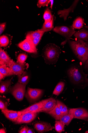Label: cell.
I'll return each instance as SVG.
<instances>
[{"label": "cell", "instance_id": "obj_18", "mask_svg": "<svg viewBox=\"0 0 88 133\" xmlns=\"http://www.w3.org/2000/svg\"><path fill=\"white\" fill-rule=\"evenodd\" d=\"M74 117L73 112L71 109H70L69 112L66 114H61L59 121L65 125L68 126Z\"/></svg>", "mask_w": 88, "mask_h": 133}, {"label": "cell", "instance_id": "obj_41", "mask_svg": "<svg viewBox=\"0 0 88 133\" xmlns=\"http://www.w3.org/2000/svg\"><path fill=\"white\" fill-rule=\"evenodd\" d=\"M85 65V68L88 69V58L87 60Z\"/></svg>", "mask_w": 88, "mask_h": 133}, {"label": "cell", "instance_id": "obj_43", "mask_svg": "<svg viewBox=\"0 0 88 133\" xmlns=\"http://www.w3.org/2000/svg\"><path fill=\"white\" fill-rule=\"evenodd\" d=\"M87 75H88V74Z\"/></svg>", "mask_w": 88, "mask_h": 133}, {"label": "cell", "instance_id": "obj_3", "mask_svg": "<svg viewBox=\"0 0 88 133\" xmlns=\"http://www.w3.org/2000/svg\"><path fill=\"white\" fill-rule=\"evenodd\" d=\"M60 53V50L58 47L53 44L49 45L45 50V58L50 62H53L58 59Z\"/></svg>", "mask_w": 88, "mask_h": 133}, {"label": "cell", "instance_id": "obj_29", "mask_svg": "<svg viewBox=\"0 0 88 133\" xmlns=\"http://www.w3.org/2000/svg\"><path fill=\"white\" fill-rule=\"evenodd\" d=\"M65 125L59 120L55 121V128L56 131L59 133L64 131Z\"/></svg>", "mask_w": 88, "mask_h": 133}, {"label": "cell", "instance_id": "obj_19", "mask_svg": "<svg viewBox=\"0 0 88 133\" xmlns=\"http://www.w3.org/2000/svg\"><path fill=\"white\" fill-rule=\"evenodd\" d=\"M11 84V80L1 81L0 92L1 94H4L7 92L8 89Z\"/></svg>", "mask_w": 88, "mask_h": 133}, {"label": "cell", "instance_id": "obj_9", "mask_svg": "<svg viewBox=\"0 0 88 133\" xmlns=\"http://www.w3.org/2000/svg\"><path fill=\"white\" fill-rule=\"evenodd\" d=\"M43 92L42 89L28 88L25 96L29 101L33 102L39 99Z\"/></svg>", "mask_w": 88, "mask_h": 133}, {"label": "cell", "instance_id": "obj_7", "mask_svg": "<svg viewBox=\"0 0 88 133\" xmlns=\"http://www.w3.org/2000/svg\"><path fill=\"white\" fill-rule=\"evenodd\" d=\"M38 113L29 112L22 114L14 123L18 124L30 123L35 119Z\"/></svg>", "mask_w": 88, "mask_h": 133}, {"label": "cell", "instance_id": "obj_22", "mask_svg": "<svg viewBox=\"0 0 88 133\" xmlns=\"http://www.w3.org/2000/svg\"><path fill=\"white\" fill-rule=\"evenodd\" d=\"M54 17L53 16L51 21L47 22H44L42 28L39 29L40 30L44 32L51 31L54 27Z\"/></svg>", "mask_w": 88, "mask_h": 133}, {"label": "cell", "instance_id": "obj_31", "mask_svg": "<svg viewBox=\"0 0 88 133\" xmlns=\"http://www.w3.org/2000/svg\"><path fill=\"white\" fill-rule=\"evenodd\" d=\"M50 2L49 0H39L37 3V5L38 8H41L42 6H47Z\"/></svg>", "mask_w": 88, "mask_h": 133}, {"label": "cell", "instance_id": "obj_16", "mask_svg": "<svg viewBox=\"0 0 88 133\" xmlns=\"http://www.w3.org/2000/svg\"><path fill=\"white\" fill-rule=\"evenodd\" d=\"M75 37L79 39L88 41V26H84L79 31L75 32L74 34Z\"/></svg>", "mask_w": 88, "mask_h": 133}, {"label": "cell", "instance_id": "obj_15", "mask_svg": "<svg viewBox=\"0 0 88 133\" xmlns=\"http://www.w3.org/2000/svg\"><path fill=\"white\" fill-rule=\"evenodd\" d=\"M2 112L7 118L14 122L21 115L19 111L9 110L8 109L2 110Z\"/></svg>", "mask_w": 88, "mask_h": 133}, {"label": "cell", "instance_id": "obj_23", "mask_svg": "<svg viewBox=\"0 0 88 133\" xmlns=\"http://www.w3.org/2000/svg\"><path fill=\"white\" fill-rule=\"evenodd\" d=\"M84 23L83 19L79 17L73 21L72 26L74 28L80 29L83 27Z\"/></svg>", "mask_w": 88, "mask_h": 133}, {"label": "cell", "instance_id": "obj_26", "mask_svg": "<svg viewBox=\"0 0 88 133\" xmlns=\"http://www.w3.org/2000/svg\"><path fill=\"white\" fill-rule=\"evenodd\" d=\"M65 83L63 82H60L57 84L55 88L53 94L58 96L63 90L65 87Z\"/></svg>", "mask_w": 88, "mask_h": 133}, {"label": "cell", "instance_id": "obj_8", "mask_svg": "<svg viewBox=\"0 0 88 133\" xmlns=\"http://www.w3.org/2000/svg\"><path fill=\"white\" fill-rule=\"evenodd\" d=\"M41 102L42 106L39 112L48 114L54 109L57 105V101L53 98L42 100Z\"/></svg>", "mask_w": 88, "mask_h": 133}, {"label": "cell", "instance_id": "obj_1", "mask_svg": "<svg viewBox=\"0 0 88 133\" xmlns=\"http://www.w3.org/2000/svg\"><path fill=\"white\" fill-rule=\"evenodd\" d=\"M69 42L75 55L83 63H85L88 58V42L79 39Z\"/></svg>", "mask_w": 88, "mask_h": 133}, {"label": "cell", "instance_id": "obj_33", "mask_svg": "<svg viewBox=\"0 0 88 133\" xmlns=\"http://www.w3.org/2000/svg\"><path fill=\"white\" fill-rule=\"evenodd\" d=\"M6 25V23L4 22L1 24L0 25V34L1 35L5 30Z\"/></svg>", "mask_w": 88, "mask_h": 133}, {"label": "cell", "instance_id": "obj_28", "mask_svg": "<svg viewBox=\"0 0 88 133\" xmlns=\"http://www.w3.org/2000/svg\"><path fill=\"white\" fill-rule=\"evenodd\" d=\"M53 17L51 10L49 8H47L44 11L43 16V18L45 20L44 22L46 23L51 21Z\"/></svg>", "mask_w": 88, "mask_h": 133}, {"label": "cell", "instance_id": "obj_27", "mask_svg": "<svg viewBox=\"0 0 88 133\" xmlns=\"http://www.w3.org/2000/svg\"><path fill=\"white\" fill-rule=\"evenodd\" d=\"M10 43V40L8 36L6 35H3L0 37V45L1 47H6Z\"/></svg>", "mask_w": 88, "mask_h": 133}, {"label": "cell", "instance_id": "obj_20", "mask_svg": "<svg viewBox=\"0 0 88 133\" xmlns=\"http://www.w3.org/2000/svg\"><path fill=\"white\" fill-rule=\"evenodd\" d=\"M18 82L27 85L29 80V75L27 71H24L21 75H18Z\"/></svg>", "mask_w": 88, "mask_h": 133}, {"label": "cell", "instance_id": "obj_14", "mask_svg": "<svg viewBox=\"0 0 88 133\" xmlns=\"http://www.w3.org/2000/svg\"><path fill=\"white\" fill-rule=\"evenodd\" d=\"M79 1H74L71 6L67 9H64L63 10H59L58 12V15H59L60 18H63L66 21L69 14L72 12H73L74 9L76 8Z\"/></svg>", "mask_w": 88, "mask_h": 133}, {"label": "cell", "instance_id": "obj_5", "mask_svg": "<svg viewBox=\"0 0 88 133\" xmlns=\"http://www.w3.org/2000/svg\"><path fill=\"white\" fill-rule=\"evenodd\" d=\"M53 31L65 37L66 40L62 43L61 45L66 44L67 41L75 32L74 29L72 26H60L55 27L53 30Z\"/></svg>", "mask_w": 88, "mask_h": 133}, {"label": "cell", "instance_id": "obj_32", "mask_svg": "<svg viewBox=\"0 0 88 133\" xmlns=\"http://www.w3.org/2000/svg\"><path fill=\"white\" fill-rule=\"evenodd\" d=\"M64 104L58 100H57V105L59 108L61 114L62 113V108Z\"/></svg>", "mask_w": 88, "mask_h": 133}, {"label": "cell", "instance_id": "obj_35", "mask_svg": "<svg viewBox=\"0 0 88 133\" xmlns=\"http://www.w3.org/2000/svg\"><path fill=\"white\" fill-rule=\"evenodd\" d=\"M0 109L2 110L7 109L4 102L1 100L0 101Z\"/></svg>", "mask_w": 88, "mask_h": 133}, {"label": "cell", "instance_id": "obj_36", "mask_svg": "<svg viewBox=\"0 0 88 133\" xmlns=\"http://www.w3.org/2000/svg\"><path fill=\"white\" fill-rule=\"evenodd\" d=\"M69 110L66 106L64 104L63 107L62 108V113L61 114H67L69 112Z\"/></svg>", "mask_w": 88, "mask_h": 133}, {"label": "cell", "instance_id": "obj_39", "mask_svg": "<svg viewBox=\"0 0 88 133\" xmlns=\"http://www.w3.org/2000/svg\"><path fill=\"white\" fill-rule=\"evenodd\" d=\"M5 77L1 72H0V80H1V81Z\"/></svg>", "mask_w": 88, "mask_h": 133}, {"label": "cell", "instance_id": "obj_13", "mask_svg": "<svg viewBox=\"0 0 88 133\" xmlns=\"http://www.w3.org/2000/svg\"><path fill=\"white\" fill-rule=\"evenodd\" d=\"M6 52L3 50L1 47L0 48V65L1 66L6 65L9 67L14 62Z\"/></svg>", "mask_w": 88, "mask_h": 133}, {"label": "cell", "instance_id": "obj_4", "mask_svg": "<svg viewBox=\"0 0 88 133\" xmlns=\"http://www.w3.org/2000/svg\"><path fill=\"white\" fill-rule=\"evenodd\" d=\"M26 86L18 82L14 86L10 88L9 91L17 100L21 101L26 93Z\"/></svg>", "mask_w": 88, "mask_h": 133}, {"label": "cell", "instance_id": "obj_11", "mask_svg": "<svg viewBox=\"0 0 88 133\" xmlns=\"http://www.w3.org/2000/svg\"><path fill=\"white\" fill-rule=\"evenodd\" d=\"M34 129L41 133L44 132L52 130L53 127L51 124L45 122H38L34 124Z\"/></svg>", "mask_w": 88, "mask_h": 133}, {"label": "cell", "instance_id": "obj_10", "mask_svg": "<svg viewBox=\"0 0 88 133\" xmlns=\"http://www.w3.org/2000/svg\"><path fill=\"white\" fill-rule=\"evenodd\" d=\"M27 64L25 63H22L18 62H14L9 68L14 75H18L23 74L25 69H27Z\"/></svg>", "mask_w": 88, "mask_h": 133}, {"label": "cell", "instance_id": "obj_12", "mask_svg": "<svg viewBox=\"0 0 88 133\" xmlns=\"http://www.w3.org/2000/svg\"><path fill=\"white\" fill-rule=\"evenodd\" d=\"M71 109L74 116V118L85 120L88 119V112L85 109L78 108Z\"/></svg>", "mask_w": 88, "mask_h": 133}, {"label": "cell", "instance_id": "obj_25", "mask_svg": "<svg viewBox=\"0 0 88 133\" xmlns=\"http://www.w3.org/2000/svg\"><path fill=\"white\" fill-rule=\"evenodd\" d=\"M0 72L5 77L14 75L11 71L10 68L6 65L1 66Z\"/></svg>", "mask_w": 88, "mask_h": 133}, {"label": "cell", "instance_id": "obj_30", "mask_svg": "<svg viewBox=\"0 0 88 133\" xmlns=\"http://www.w3.org/2000/svg\"><path fill=\"white\" fill-rule=\"evenodd\" d=\"M27 55L26 54L23 53L20 54L18 56L17 62L20 63H24L27 59Z\"/></svg>", "mask_w": 88, "mask_h": 133}, {"label": "cell", "instance_id": "obj_21", "mask_svg": "<svg viewBox=\"0 0 88 133\" xmlns=\"http://www.w3.org/2000/svg\"><path fill=\"white\" fill-rule=\"evenodd\" d=\"M44 32L39 29L34 31H30L27 34L26 37H30L31 39L36 38H42Z\"/></svg>", "mask_w": 88, "mask_h": 133}, {"label": "cell", "instance_id": "obj_37", "mask_svg": "<svg viewBox=\"0 0 88 133\" xmlns=\"http://www.w3.org/2000/svg\"><path fill=\"white\" fill-rule=\"evenodd\" d=\"M28 128L26 127H24L21 128L19 131L20 133H27Z\"/></svg>", "mask_w": 88, "mask_h": 133}, {"label": "cell", "instance_id": "obj_40", "mask_svg": "<svg viewBox=\"0 0 88 133\" xmlns=\"http://www.w3.org/2000/svg\"><path fill=\"white\" fill-rule=\"evenodd\" d=\"M0 133H5L6 132L4 128L1 129L0 130Z\"/></svg>", "mask_w": 88, "mask_h": 133}, {"label": "cell", "instance_id": "obj_17", "mask_svg": "<svg viewBox=\"0 0 88 133\" xmlns=\"http://www.w3.org/2000/svg\"><path fill=\"white\" fill-rule=\"evenodd\" d=\"M42 103L41 101L35 103L30 106L19 111L21 114L29 112L39 113L42 107Z\"/></svg>", "mask_w": 88, "mask_h": 133}, {"label": "cell", "instance_id": "obj_24", "mask_svg": "<svg viewBox=\"0 0 88 133\" xmlns=\"http://www.w3.org/2000/svg\"><path fill=\"white\" fill-rule=\"evenodd\" d=\"M48 114L51 116L56 120H59L61 113L57 105L54 109Z\"/></svg>", "mask_w": 88, "mask_h": 133}, {"label": "cell", "instance_id": "obj_6", "mask_svg": "<svg viewBox=\"0 0 88 133\" xmlns=\"http://www.w3.org/2000/svg\"><path fill=\"white\" fill-rule=\"evenodd\" d=\"M18 46L21 49L27 52L31 53L37 52L36 47L29 37H26V39L19 43Z\"/></svg>", "mask_w": 88, "mask_h": 133}, {"label": "cell", "instance_id": "obj_34", "mask_svg": "<svg viewBox=\"0 0 88 133\" xmlns=\"http://www.w3.org/2000/svg\"><path fill=\"white\" fill-rule=\"evenodd\" d=\"M41 38H36L33 39H31V38L30 39L32 41L35 46L36 47V46L39 43Z\"/></svg>", "mask_w": 88, "mask_h": 133}, {"label": "cell", "instance_id": "obj_38", "mask_svg": "<svg viewBox=\"0 0 88 133\" xmlns=\"http://www.w3.org/2000/svg\"><path fill=\"white\" fill-rule=\"evenodd\" d=\"M35 133L33 130L30 128H28V130L27 131V133Z\"/></svg>", "mask_w": 88, "mask_h": 133}, {"label": "cell", "instance_id": "obj_42", "mask_svg": "<svg viewBox=\"0 0 88 133\" xmlns=\"http://www.w3.org/2000/svg\"><path fill=\"white\" fill-rule=\"evenodd\" d=\"M50 2H51V9H52L53 5V4L54 1H53H53H52V0H50Z\"/></svg>", "mask_w": 88, "mask_h": 133}, {"label": "cell", "instance_id": "obj_2", "mask_svg": "<svg viewBox=\"0 0 88 133\" xmlns=\"http://www.w3.org/2000/svg\"><path fill=\"white\" fill-rule=\"evenodd\" d=\"M68 74L70 79L75 84L88 82L87 75L85 74L82 71L77 67L73 66L68 70Z\"/></svg>", "mask_w": 88, "mask_h": 133}]
</instances>
